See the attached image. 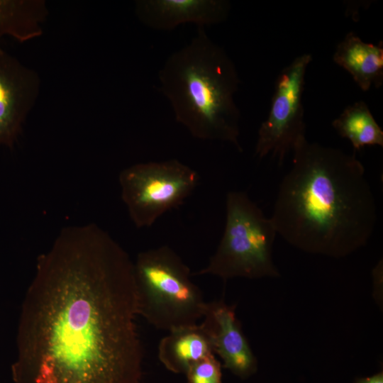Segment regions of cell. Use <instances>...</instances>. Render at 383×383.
<instances>
[{"label": "cell", "instance_id": "6da1fadb", "mask_svg": "<svg viewBox=\"0 0 383 383\" xmlns=\"http://www.w3.org/2000/svg\"><path fill=\"white\" fill-rule=\"evenodd\" d=\"M133 262L94 223L62 228L37 260L15 383H142Z\"/></svg>", "mask_w": 383, "mask_h": 383}, {"label": "cell", "instance_id": "7a4b0ae2", "mask_svg": "<svg viewBox=\"0 0 383 383\" xmlns=\"http://www.w3.org/2000/svg\"><path fill=\"white\" fill-rule=\"evenodd\" d=\"M281 181L271 217L295 248L332 257L365 246L374 233L377 205L355 154L300 138Z\"/></svg>", "mask_w": 383, "mask_h": 383}, {"label": "cell", "instance_id": "3957f363", "mask_svg": "<svg viewBox=\"0 0 383 383\" xmlns=\"http://www.w3.org/2000/svg\"><path fill=\"white\" fill-rule=\"evenodd\" d=\"M160 90L170 101L175 120L196 138L233 144L239 142L240 113L234 95L240 79L225 50L205 27L172 52L158 73Z\"/></svg>", "mask_w": 383, "mask_h": 383}, {"label": "cell", "instance_id": "277c9868", "mask_svg": "<svg viewBox=\"0 0 383 383\" xmlns=\"http://www.w3.org/2000/svg\"><path fill=\"white\" fill-rule=\"evenodd\" d=\"M138 314L157 329L171 331L198 324L206 301L189 268L171 248L140 252L133 262Z\"/></svg>", "mask_w": 383, "mask_h": 383}, {"label": "cell", "instance_id": "5b68a950", "mask_svg": "<svg viewBox=\"0 0 383 383\" xmlns=\"http://www.w3.org/2000/svg\"><path fill=\"white\" fill-rule=\"evenodd\" d=\"M277 234L271 218L244 192H229L221 241L208 264L194 275H213L224 282L235 277H279L272 248Z\"/></svg>", "mask_w": 383, "mask_h": 383}, {"label": "cell", "instance_id": "8992f818", "mask_svg": "<svg viewBox=\"0 0 383 383\" xmlns=\"http://www.w3.org/2000/svg\"><path fill=\"white\" fill-rule=\"evenodd\" d=\"M199 180L195 170L175 159L135 164L118 177L121 199L138 228L152 226L164 213L180 206Z\"/></svg>", "mask_w": 383, "mask_h": 383}, {"label": "cell", "instance_id": "52a82bcc", "mask_svg": "<svg viewBox=\"0 0 383 383\" xmlns=\"http://www.w3.org/2000/svg\"><path fill=\"white\" fill-rule=\"evenodd\" d=\"M311 61L310 54L299 55L277 76L268 116L257 133L255 155L259 159L271 154L282 165L297 140L306 136L303 93Z\"/></svg>", "mask_w": 383, "mask_h": 383}, {"label": "cell", "instance_id": "ba28073f", "mask_svg": "<svg viewBox=\"0 0 383 383\" xmlns=\"http://www.w3.org/2000/svg\"><path fill=\"white\" fill-rule=\"evenodd\" d=\"M40 87L38 72L0 46V146L17 141Z\"/></svg>", "mask_w": 383, "mask_h": 383}, {"label": "cell", "instance_id": "9c48e42d", "mask_svg": "<svg viewBox=\"0 0 383 383\" xmlns=\"http://www.w3.org/2000/svg\"><path fill=\"white\" fill-rule=\"evenodd\" d=\"M235 305L223 299L206 303L201 325L207 332L213 353L223 367L242 379L256 373L257 360L236 318Z\"/></svg>", "mask_w": 383, "mask_h": 383}, {"label": "cell", "instance_id": "30bf717a", "mask_svg": "<svg viewBox=\"0 0 383 383\" xmlns=\"http://www.w3.org/2000/svg\"><path fill=\"white\" fill-rule=\"evenodd\" d=\"M231 11L226 0H138V20L154 30H170L184 23L205 27L225 21Z\"/></svg>", "mask_w": 383, "mask_h": 383}, {"label": "cell", "instance_id": "8fae6325", "mask_svg": "<svg viewBox=\"0 0 383 383\" xmlns=\"http://www.w3.org/2000/svg\"><path fill=\"white\" fill-rule=\"evenodd\" d=\"M333 61L345 70L362 91L383 83V44L362 41L349 32L337 45Z\"/></svg>", "mask_w": 383, "mask_h": 383}, {"label": "cell", "instance_id": "7c38bea8", "mask_svg": "<svg viewBox=\"0 0 383 383\" xmlns=\"http://www.w3.org/2000/svg\"><path fill=\"white\" fill-rule=\"evenodd\" d=\"M169 332L159 343L158 358L173 373L185 374L193 364L213 353L209 336L201 323Z\"/></svg>", "mask_w": 383, "mask_h": 383}, {"label": "cell", "instance_id": "4fadbf2b", "mask_svg": "<svg viewBox=\"0 0 383 383\" xmlns=\"http://www.w3.org/2000/svg\"><path fill=\"white\" fill-rule=\"evenodd\" d=\"M48 14L43 0H0V40L5 36L20 43L37 38Z\"/></svg>", "mask_w": 383, "mask_h": 383}, {"label": "cell", "instance_id": "5bb4252c", "mask_svg": "<svg viewBox=\"0 0 383 383\" xmlns=\"http://www.w3.org/2000/svg\"><path fill=\"white\" fill-rule=\"evenodd\" d=\"M340 136L348 139L355 150L365 146L383 147V131L363 101L348 106L332 122Z\"/></svg>", "mask_w": 383, "mask_h": 383}, {"label": "cell", "instance_id": "9a60e30c", "mask_svg": "<svg viewBox=\"0 0 383 383\" xmlns=\"http://www.w3.org/2000/svg\"><path fill=\"white\" fill-rule=\"evenodd\" d=\"M185 375L187 383H222L221 363L211 353L193 364Z\"/></svg>", "mask_w": 383, "mask_h": 383}, {"label": "cell", "instance_id": "2e32d148", "mask_svg": "<svg viewBox=\"0 0 383 383\" xmlns=\"http://www.w3.org/2000/svg\"><path fill=\"white\" fill-rule=\"evenodd\" d=\"M355 383H383V372H379L370 377L358 378Z\"/></svg>", "mask_w": 383, "mask_h": 383}]
</instances>
